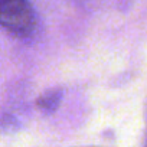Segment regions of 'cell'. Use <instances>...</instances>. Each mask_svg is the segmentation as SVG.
<instances>
[{"instance_id": "1", "label": "cell", "mask_w": 147, "mask_h": 147, "mask_svg": "<svg viewBox=\"0 0 147 147\" xmlns=\"http://www.w3.org/2000/svg\"><path fill=\"white\" fill-rule=\"evenodd\" d=\"M0 26L15 35H30L36 19L28 0H0Z\"/></svg>"}, {"instance_id": "2", "label": "cell", "mask_w": 147, "mask_h": 147, "mask_svg": "<svg viewBox=\"0 0 147 147\" xmlns=\"http://www.w3.org/2000/svg\"><path fill=\"white\" fill-rule=\"evenodd\" d=\"M61 101V92L59 91H49L43 94L38 100V107L43 111H53Z\"/></svg>"}]
</instances>
